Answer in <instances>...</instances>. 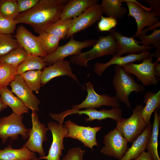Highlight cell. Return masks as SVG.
Masks as SVG:
<instances>
[{
    "label": "cell",
    "instance_id": "6da1fadb",
    "mask_svg": "<svg viewBox=\"0 0 160 160\" xmlns=\"http://www.w3.org/2000/svg\"><path fill=\"white\" fill-rule=\"evenodd\" d=\"M69 0H39L33 8L20 13L14 19L16 23L31 26L39 33L60 19L65 5Z\"/></svg>",
    "mask_w": 160,
    "mask_h": 160
},
{
    "label": "cell",
    "instance_id": "7a4b0ae2",
    "mask_svg": "<svg viewBox=\"0 0 160 160\" xmlns=\"http://www.w3.org/2000/svg\"><path fill=\"white\" fill-rule=\"evenodd\" d=\"M87 95L82 102L72 106V108L68 109L58 114L51 113L50 116L57 121L58 123L63 124L64 119L71 112L83 108H95L102 106H111L113 108L119 107L120 103L115 96H111L106 94L99 95L96 92L93 84L90 82L86 83Z\"/></svg>",
    "mask_w": 160,
    "mask_h": 160
},
{
    "label": "cell",
    "instance_id": "3957f363",
    "mask_svg": "<svg viewBox=\"0 0 160 160\" xmlns=\"http://www.w3.org/2000/svg\"><path fill=\"white\" fill-rule=\"evenodd\" d=\"M112 83L115 91V97L120 103H124L130 108V95L133 92H143L145 90L144 86L136 82L133 77L125 71L121 66L115 65Z\"/></svg>",
    "mask_w": 160,
    "mask_h": 160
},
{
    "label": "cell",
    "instance_id": "277c9868",
    "mask_svg": "<svg viewBox=\"0 0 160 160\" xmlns=\"http://www.w3.org/2000/svg\"><path fill=\"white\" fill-rule=\"evenodd\" d=\"M117 43L112 35L100 36L97 39L92 49L85 52L73 55L70 59L71 62L78 66L88 67L89 61L106 55L113 56L115 54Z\"/></svg>",
    "mask_w": 160,
    "mask_h": 160
},
{
    "label": "cell",
    "instance_id": "5b68a950",
    "mask_svg": "<svg viewBox=\"0 0 160 160\" xmlns=\"http://www.w3.org/2000/svg\"><path fill=\"white\" fill-rule=\"evenodd\" d=\"M144 107L142 105H136L129 117L127 119L122 117L116 122V128L128 142H133L148 126L141 114Z\"/></svg>",
    "mask_w": 160,
    "mask_h": 160
},
{
    "label": "cell",
    "instance_id": "8992f818",
    "mask_svg": "<svg viewBox=\"0 0 160 160\" xmlns=\"http://www.w3.org/2000/svg\"><path fill=\"white\" fill-rule=\"evenodd\" d=\"M23 116L13 112L0 118V138L4 144L9 138L16 140L20 135L24 140L28 138L30 128H27L23 123Z\"/></svg>",
    "mask_w": 160,
    "mask_h": 160
},
{
    "label": "cell",
    "instance_id": "52a82bcc",
    "mask_svg": "<svg viewBox=\"0 0 160 160\" xmlns=\"http://www.w3.org/2000/svg\"><path fill=\"white\" fill-rule=\"evenodd\" d=\"M97 41L96 39H89L78 41L75 40L73 36H71L67 43L59 46L53 52L42 57L43 60L46 65H51L57 61L64 60L67 57L81 53L82 49L84 48L92 47Z\"/></svg>",
    "mask_w": 160,
    "mask_h": 160
},
{
    "label": "cell",
    "instance_id": "ba28073f",
    "mask_svg": "<svg viewBox=\"0 0 160 160\" xmlns=\"http://www.w3.org/2000/svg\"><path fill=\"white\" fill-rule=\"evenodd\" d=\"M31 118L32 127L30 129L28 140L22 147L26 148L33 152H37L40 157H43L46 155L43 143L48 140L46 135L49 129L44 124L40 122L36 112L32 111Z\"/></svg>",
    "mask_w": 160,
    "mask_h": 160
},
{
    "label": "cell",
    "instance_id": "9c48e42d",
    "mask_svg": "<svg viewBox=\"0 0 160 160\" xmlns=\"http://www.w3.org/2000/svg\"><path fill=\"white\" fill-rule=\"evenodd\" d=\"M153 60L151 54L149 57L144 60L141 63H129L122 67L126 72L135 76L144 86L156 85L159 79L154 74L153 68L156 62L153 63Z\"/></svg>",
    "mask_w": 160,
    "mask_h": 160
},
{
    "label": "cell",
    "instance_id": "30bf717a",
    "mask_svg": "<svg viewBox=\"0 0 160 160\" xmlns=\"http://www.w3.org/2000/svg\"><path fill=\"white\" fill-rule=\"evenodd\" d=\"M128 142L119 130L116 128L104 136L105 146L101 150L100 152L104 155L120 160L128 148Z\"/></svg>",
    "mask_w": 160,
    "mask_h": 160
},
{
    "label": "cell",
    "instance_id": "8fae6325",
    "mask_svg": "<svg viewBox=\"0 0 160 160\" xmlns=\"http://www.w3.org/2000/svg\"><path fill=\"white\" fill-rule=\"evenodd\" d=\"M68 129L65 137H70L79 140L87 147L93 150L95 146H98L96 135L102 127H91L79 126L69 120L65 122Z\"/></svg>",
    "mask_w": 160,
    "mask_h": 160
},
{
    "label": "cell",
    "instance_id": "7c38bea8",
    "mask_svg": "<svg viewBox=\"0 0 160 160\" xmlns=\"http://www.w3.org/2000/svg\"><path fill=\"white\" fill-rule=\"evenodd\" d=\"M103 14L99 4L89 7L80 15L72 19L66 39L93 25L100 20Z\"/></svg>",
    "mask_w": 160,
    "mask_h": 160
},
{
    "label": "cell",
    "instance_id": "4fadbf2b",
    "mask_svg": "<svg viewBox=\"0 0 160 160\" xmlns=\"http://www.w3.org/2000/svg\"><path fill=\"white\" fill-rule=\"evenodd\" d=\"M47 127L52 134V141L47 156L40 157L36 160H60L62 151L64 150L63 139L68 134V129L66 125L54 121L49 122Z\"/></svg>",
    "mask_w": 160,
    "mask_h": 160
},
{
    "label": "cell",
    "instance_id": "5bb4252c",
    "mask_svg": "<svg viewBox=\"0 0 160 160\" xmlns=\"http://www.w3.org/2000/svg\"><path fill=\"white\" fill-rule=\"evenodd\" d=\"M14 36L20 46L28 54L42 57L47 55L38 36L34 35L23 25L17 27Z\"/></svg>",
    "mask_w": 160,
    "mask_h": 160
},
{
    "label": "cell",
    "instance_id": "9a60e30c",
    "mask_svg": "<svg viewBox=\"0 0 160 160\" xmlns=\"http://www.w3.org/2000/svg\"><path fill=\"white\" fill-rule=\"evenodd\" d=\"M9 85L11 91L32 111L39 110V100L26 84L20 75L16 74Z\"/></svg>",
    "mask_w": 160,
    "mask_h": 160
},
{
    "label": "cell",
    "instance_id": "2e32d148",
    "mask_svg": "<svg viewBox=\"0 0 160 160\" xmlns=\"http://www.w3.org/2000/svg\"><path fill=\"white\" fill-rule=\"evenodd\" d=\"M110 31L117 43L116 51L113 56H121L125 54H138L149 51L154 47L153 46H144L140 45V41L135 39L133 36H124L115 29Z\"/></svg>",
    "mask_w": 160,
    "mask_h": 160
},
{
    "label": "cell",
    "instance_id": "e0dca14e",
    "mask_svg": "<svg viewBox=\"0 0 160 160\" xmlns=\"http://www.w3.org/2000/svg\"><path fill=\"white\" fill-rule=\"evenodd\" d=\"M131 1V0H126L129 11L128 16L134 17L135 20L137 30L133 36L138 38L145 27L157 23L159 21V18L153 13L145 11L139 5Z\"/></svg>",
    "mask_w": 160,
    "mask_h": 160
},
{
    "label": "cell",
    "instance_id": "ac0fdd59",
    "mask_svg": "<svg viewBox=\"0 0 160 160\" xmlns=\"http://www.w3.org/2000/svg\"><path fill=\"white\" fill-rule=\"evenodd\" d=\"M70 64L69 61L64 59L57 61L49 67L45 66L42 71L41 86L45 85L53 78L65 75L71 78L80 85L77 77L72 73Z\"/></svg>",
    "mask_w": 160,
    "mask_h": 160
},
{
    "label": "cell",
    "instance_id": "d6986e66",
    "mask_svg": "<svg viewBox=\"0 0 160 160\" xmlns=\"http://www.w3.org/2000/svg\"><path fill=\"white\" fill-rule=\"evenodd\" d=\"M151 55L150 52L147 51L138 54H130L123 57L113 56L112 59L106 63H96L94 65V71L97 74L101 76L108 67L112 65L122 67L129 63L143 61L149 57Z\"/></svg>",
    "mask_w": 160,
    "mask_h": 160
},
{
    "label": "cell",
    "instance_id": "ffe728a7",
    "mask_svg": "<svg viewBox=\"0 0 160 160\" xmlns=\"http://www.w3.org/2000/svg\"><path fill=\"white\" fill-rule=\"evenodd\" d=\"M74 114L86 115L88 117L86 118L85 120L87 122L95 120L100 121L108 118L112 119L116 122L122 117V111L120 107L113 108L109 110L103 109L99 111L95 108H87L84 110H79L73 111L70 115Z\"/></svg>",
    "mask_w": 160,
    "mask_h": 160
},
{
    "label": "cell",
    "instance_id": "44dd1931",
    "mask_svg": "<svg viewBox=\"0 0 160 160\" xmlns=\"http://www.w3.org/2000/svg\"><path fill=\"white\" fill-rule=\"evenodd\" d=\"M98 0H69L64 6L60 19L76 17L90 7L98 4Z\"/></svg>",
    "mask_w": 160,
    "mask_h": 160
},
{
    "label": "cell",
    "instance_id": "7402d4cb",
    "mask_svg": "<svg viewBox=\"0 0 160 160\" xmlns=\"http://www.w3.org/2000/svg\"><path fill=\"white\" fill-rule=\"evenodd\" d=\"M152 128V125L150 124L133 142L131 146L128 148L123 157L119 160H132L145 151Z\"/></svg>",
    "mask_w": 160,
    "mask_h": 160
},
{
    "label": "cell",
    "instance_id": "603a6c76",
    "mask_svg": "<svg viewBox=\"0 0 160 160\" xmlns=\"http://www.w3.org/2000/svg\"><path fill=\"white\" fill-rule=\"evenodd\" d=\"M0 98L3 103L19 115L28 112L29 109L7 87L0 89Z\"/></svg>",
    "mask_w": 160,
    "mask_h": 160
},
{
    "label": "cell",
    "instance_id": "cb8c5ba5",
    "mask_svg": "<svg viewBox=\"0 0 160 160\" xmlns=\"http://www.w3.org/2000/svg\"><path fill=\"white\" fill-rule=\"evenodd\" d=\"M37 159L35 152L25 147L16 149L9 145L0 149V160H36Z\"/></svg>",
    "mask_w": 160,
    "mask_h": 160
},
{
    "label": "cell",
    "instance_id": "d4e9b609",
    "mask_svg": "<svg viewBox=\"0 0 160 160\" xmlns=\"http://www.w3.org/2000/svg\"><path fill=\"white\" fill-rule=\"evenodd\" d=\"M146 104L142 110V116L146 122L147 125L150 124V120L153 113L160 107V90L155 93L148 91L145 93L143 99Z\"/></svg>",
    "mask_w": 160,
    "mask_h": 160
},
{
    "label": "cell",
    "instance_id": "484cf974",
    "mask_svg": "<svg viewBox=\"0 0 160 160\" xmlns=\"http://www.w3.org/2000/svg\"><path fill=\"white\" fill-rule=\"evenodd\" d=\"M125 0H103L100 4L103 14L116 19L122 18L128 10L122 6Z\"/></svg>",
    "mask_w": 160,
    "mask_h": 160
},
{
    "label": "cell",
    "instance_id": "4316f807",
    "mask_svg": "<svg viewBox=\"0 0 160 160\" xmlns=\"http://www.w3.org/2000/svg\"><path fill=\"white\" fill-rule=\"evenodd\" d=\"M158 110L157 109L154 111L152 130L145 147V149L150 153L152 160H160L158 151V137L160 121V116Z\"/></svg>",
    "mask_w": 160,
    "mask_h": 160
},
{
    "label": "cell",
    "instance_id": "83f0119b",
    "mask_svg": "<svg viewBox=\"0 0 160 160\" xmlns=\"http://www.w3.org/2000/svg\"><path fill=\"white\" fill-rule=\"evenodd\" d=\"M46 65L42 57L29 54L26 59L16 68V73L20 75L28 71L41 70Z\"/></svg>",
    "mask_w": 160,
    "mask_h": 160
},
{
    "label": "cell",
    "instance_id": "f1b7e54d",
    "mask_svg": "<svg viewBox=\"0 0 160 160\" xmlns=\"http://www.w3.org/2000/svg\"><path fill=\"white\" fill-rule=\"evenodd\" d=\"M72 19H60L48 26L43 31L57 36L61 39H64L66 38Z\"/></svg>",
    "mask_w": 160,
    "mask_h": 160
},
{
    "label": "cell",
    "instance_id": "f546056e",
    "mask_svg": "<svg viewBox=\"0 0 160 160\" xmlns=\"http://www.w3.org/2000/svg\"><path fill=\"white\" fill-rule=\"evenodd\" d=\"M28 55L24 49L20 47L0 58V63L7 64L16 68L26 59Z\"/></svg>",
    "mask_w": 160,
    "mask_h": 160
},
{
    "label": "cell",
    "instance_id": "4dcf8cb0",
    "mask_svg": "<svg viewBox=\"0 0 160 160\" xmlns=\"http://www.w3.org/2000/svg\"><path fill=\"white\" fill-rule=\"evenodd\" d=\"M140 39V44L144 46H150L152 44L155 47V52L152 54L153 57H156L157 60L160 59V29H154L152 33L149 35H140L138 38Z\"/></svg>",
    "mask_w": 160,
    "mask_h": 160
},
{
    "label": "cell",
    "instance_id": "1f68e13d",
    "mask_svg": "<svg viewBox=\"0 0 160 160\" xmlns=\"http://www.w3.org/2000/svg\"><path fill=\"white\" fill-rule=\"evenodd\" d=\"M38 36L42 47L47 54L52 53L59 46L61 39L58 37L44 31L40 32Z\"/></svg>",
    "mask_w": 160,
    "mask_h": 160
},
{
    "label": "cell",
    "instance_id": "d6a6232c",
    "mask_svg": "<svg viewBox=\"0 0 160 160\" xmlns=\"http://www.w3.org/2000/svg\"><path fill=\"white\" fill-rule=\"evenodd\" d=\"M41 70H36L28 71L20 75L30 89L38 93L41 86Z\"/></svg>",
    "mask_w": 160,
    "mask_h": 160
},
{
    "label": "cell",
    "instance_id": "836d02e7",
    "mask_svg": "<svg viewBox=\"0 0 160 160\" xmlns=\"http://www.w3.org/2000/svg\"><path fill=\"white\" fill-rule=\"evenodd\" d=\"M20 47L12 34L0 33V58Z\"/></svg>",
    "mask_w": 160,
    "mask_h": 160
},
{
    "label": "cell",
    "instance_id": "e575fe53",
    "mask_svg": "<svg viewBox=\"0 0 160 160\" xmlns=\"http://www.w3.org/2000/svg\"><path fill=\"white\" fill-rule=\"evenodd\" d=\"M16 74V68L7 64L0 63V89L7 87Z\"/></svg>",
    "mask_w": 160,
    "mask_h": 160
},
{
    "label": "cell",
    "instance_id": "d590c367",
    "mask_svg": "<svg viewBox=\"0 0 160 160\" xmlns=\"http://www.w3.org/2000/svg\"><path fill=\"white\" fill-rule=\"evenodd\" d=\"M17 0H0V14L14 20L19 15Z\"/></svg>",
    "mask_w": 160,
    "mask_h": 160
},
{
    "label": "cell",
    "instance_id": "8d00e7d4",
    "mask_svg": "<svg viewBox=\"0 0 160 160\" xmlns=\"http://www.w3.org/2000/svg\"><path fill=\"white\" fill-rule=\"evenodd\" d=\"M17 24L14 20L0 14V33L12 34L15 33Z\"/></svg>",
    "mask_w": 160,
    "mask_h": 160
},
{
    "label": "cell",
    "instance_id": "74e56055",
    "mask_svg": "<svg viewBox=\"0 0 160 160\" xmlns=\"http://www.w3.org/2000/svg\"><path fill=\"white\" fill-rule=\"evenodd\" d=\"M99 21L98 28L101 31H110L117 23L116 19L111 17H105L103 15Z\"/></svg>",
    "mask_w": 160,
    "mask_h": 160
},
{
    "label": "cell",
    "instance_id": "f35d334b",
    "mask_svg": "<svg viewBox=\"0 0 160 160\" xmlns=\"http://www.w3.org/2000/svg\"><path fill=\"white\" fill-rule=\"evenodd\" d=\"M85 151L80 147L70 149L61 160H83V156Z\"/></svg>",
    "mask_w": 160,
    "mask_h": 160
},
{
    "label": "cell",
    "instance_id": "ab89813d",
    "mask_svg": "<svg viewBox=\"0 0 160 160\" xmlns=\"http://www.w3.org/2000/svg\"><path fill=\"white\" fill-rule=\"evenodd\" d=\"M39 0H17L19 13L26 12L35 6Z\"/></svg>",
    "mask_w": 160,
    "mask_h": 160
},
{
    "label": "cell",
    "instance_id": "60d3db41",
    "mask_svg": "<svg viewBox=\"0 0 160 160\" xmlns=\"http://www.w3.org/2000/svg\"><path fill=\"white\" fill-rule=\"evenodd\" d=\"M145 2L149 6L151 12L159 17L160 16V0H142Z\"/></svg>",
    "mask_w": 160,
    "mask_h": 160
},
{
    "label": "cell",
    "instance_id": "b9f144b4",
    "mask_svg": "<svg viewBox=\"0 0 160 160\" xmlns=\"http://www.w3.org/2000/svg\"><path fill=\"white\" fill-rule=\"evenodd\" d=\"M132 160H152L151 155L148 152H143L138 156Z\"/></svg>",
    "mask_w": 160,
    "mask_h": 160
},
{
    "label": "cell",
    "instance_id": "7bdbcfd3",
    "mask_svg": "<svg viewBox=\"0 0 160 160\" xmlns=\"http://www.w3.org/2000/svg\"><path fill=\"white\" fill-rule=\"evenodd\" d=\"M160 22L159 21L157 23L148 27L147 28L143 30L140 35L146 34L147 32L156 29V28L160 27Z\"/></svg>",
    "mask_w": 160,
    "mask_h": 160
},
{
    "label": "cell",
    "instance_id": "ee69618b",
    "mask_svg": "<svg viewBox=\"0 0 160 160\" xmlns=\"http://www.w3.org/2000/svg\"><path fill=\"white\" fill-rule=\"evenodd\" d=\"M159 60H157L153 68L154 74L158 78L160 77V63L159 62Z\"/></svg>",
    "mask_w": 160,
    "mask_h": 160
},
{
    "label": "cell",
    "instance_id": "f6af8a7d",
    "mask_svg": "<svg viewBox=\"0 0 160 160\" xmlns=\"http://www.w3.org/2000/svg\"><path fill=\"white\" fill-rule=\"evenodd\" d=\"M7 106L2 102L0 98V113L6 109Z\"/></svg>",
    "mask_w": 160,
    "mask_h": 160
}]
</instances>
